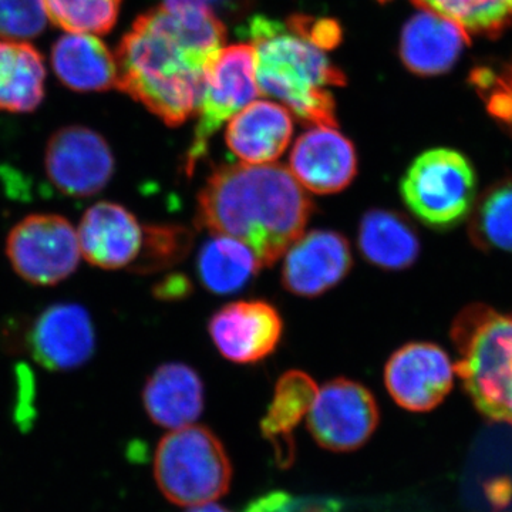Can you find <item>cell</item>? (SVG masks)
<instances>
[{
  "label": "cell",
  "mask_w": 512,
  "mask_h": 512,
  "mask_svg": "<svg viewBox=\"0 0 512 512\" xmlns=\"http://www.w3.org/2000/svg\"><path fill=\"white\" fill-rule=\"evenodd\" d=\"M478 92L487 101L488 111L512 133V62L500 72L478 69L471 77Z\"/></svg>",
  "instance_id": "30"
},
{
  "label": "cell",
  "mask_w": 512,
  "mask_h": 512,
  "mask_svg": "<svg viewBox=\"0 0 512 512\" xmlns=\"http://www.w3.org/2000/svg\"><path fill=\"white\" fill-rule=\"evenodd\" d=\"M46 15L43 0H0V37L35 39L46 29Z\"/></svg>",
  "instance_id": "29"
},
{
  "label": "cell",
  "mask_w": 512,
  "mask_h": 512,
  "mask_svg": "<svg viewBox=\"0 0 512 512\" xmlns=\"http://www.w3.org/2000/svg\"><path fill=\"white\" fill-rule=\"evenodd\" d=\"M298 500L284 491H272L249 503L244 512H295Z\"/></svg>",
  "instance_id": "31"
},
{
  "label": "cell",
  "mask_w": 512,
  "mask_h": 512,
  "mask_svg": "<svg viewBox=\"0 0 512 512\" xmlns=\"http://www.w3.org/2000/svg\"><path fill=\"white\" fill-rule=\"evenodd\" d=\"M225 37L222 20L201 6L181 3L148 10L117 47V89L167 126H180L197 111Z\"/></svg>",
  "instance_id": "1"
},
{
  "label": "cell",
  "mask_w": 512,
  "mask_h": 512,
  "mask_svg": "<svg viewBox=\"0 0 512 512\" xmlns=\"http://www.w3.org/2000/svg\"><path fill=\"white\" fill-rule=\"evenodd\" d=\"M470 36L443 16L420 10L403 28L400 57L410 72L437 76L456 64Z\"/></svg>",
  "instance_id": "18"
},
{
  "label": "cell",
  "mask_w": 512,
  "mask_h": 512,
  "mask_svg": "<svg viewBox=\"0 0 512 512\" xmlns=\"http://www.w3.org/2000/svg\"><path fill=\"white\" fill-rule=\"evenodd\" d=\"M357 245L367 262L384 271L410 268L420 255L416 229L403 215L389 210H370L363 215Z\"/></svg>",
  "instance_id": "22"
},
{
  "label": "cell",
  "mask_w": 512,
  "mask_h": 512,
  "mask_svg": "<svg viewBox=\"0 0 512 512\" xmlns=\"http://www.w3.org/2000/svg\"><path fill=\"white\" fill-rule=\"evenodd\" d=\"M52 66L57 79L73 92H107L117 87L116 57L93 35L59 37L52 49Z\"/></svg>",
  "instance_id": "20"
},
{
  "label": "cell",
  "mask_w": 512,
  "mask_h": 512,
  "mask_svg": "<svg viewBox=\"0 0 512 512\" xmlns=\"http://www.w3.org/2000/svg\"><path fill=\"white\" fill-rule=\"evenodd\" d=\"M379 2H389V0H379Z\"/></svg>",
  "instance_id": "36"
},
{
  "label": "cell",
  "mask_w": 512,
  "mask_h": 512,
  "mask_svg": "<svg viewBox=\"0 0 512 512\" xmlns=\"http://www.w3.org/2000/svg\"><path fill=\"white\" fill-rule=\"evenodd\" d=\"M154 476L171 503L195 507L228 493L232 466L227 451L207 427L171 430L158 444Z\"/></svg>",
  "instance_id": "5"
},
{
  "label": "cell",
  "mask_w": 512,
  "mask_h": 512,
  "mask_svg": "<svg viewBox=\"0 0 512 512\" xmlns=\"http://www.w3.org/2000/svg\"><path fill=\"white\" fill-rule=\"evenodd\" d=\"M77 238L89 264L114 271L136 262L143 247L144 227L123 205L101 201L84 212Z\"/></svg>",
  "instance_id": "16"
},
{
  "label": "cell",
  "mask_w": 512,
  "mask_h": 512,
  "mask_svg": "<svg viewBox=\"0 0 512 512\" xmlns=\"http://www.w3.org/2000/svg\"><path fill=\"white\" fill-rule=\"evenodd\" d=\"M319 387L308 373L289 370L276 383L268 413L261 429L274 446L279 466L292 464L295 446L292 431L311 412Z\"/></svg>",
  "instance_id": "21"
},
{
  "label": "cell",
  "mask_w": 512,
  "mask_h": 512,
  "mask_svg": "<svg viewBox=\"0 0 512 512\" xmlns=\"http://www.w3.org/2000/svg\"><path fill=\"white\" fill-rule=\"evenodd\" d=\"M293 133L291 113L274 101H252L229 120L227 144L242 163L272 164L285 153Z\"/></svg>",
  "instance_id": "17"
},
{
  "label": "cell",
  "mask_w": 512,
  "mask_h": 512,
  "mask_svg": "<svg viewBox=\"0 0 512 512\" xmlns=\"http://www.w3.org/2000/svg\"><path fill=\"white\" fill-rule=\"evenodd\" d=\"M248 35L259 92L282 101L303 123L338 126L332 89L342 87L346 77L309 36L303 16L286 23L255 16Z\"/></svg>",
  "instance_id": "3"
},
{
  "label": "cell",
  "mask_w": 512,
  "mask_h": 512,
  "mask_svg": "<svg viewBox=\"0 0 512 512\" xmlns=\"http://www.w3.org/2000/svg\"><path fill=\"white\" fill-rule=\"evenodd\" d=\"M181 3L201 6V8L211 10L220 18L221 13L227 15L228 12H237L241 9L244 0H164V5H181Z\"/></svg>",
  "instance_id": "32"
},
{
  "label": "cell",
  "mask_w": 512,
  "mask_h": 512,
  "mask_svg": "<svg viewBox=\"0 0 512 512\" xmlns=\"http://www.w3.org/2000/svg\"><path fill=\"white\" fill-rule=\"evenodd\" d=\"M255 74V52L249 43L222 47L205 79L198 104V121L187 156L185 173L191 175L207 157L210 141L222 124L259 96Z\"/></svg>",
  "instance_id": "7"
},
{
  "label": "cell",
  "mask_w": 512,
  "mask_h": 512,
  "mask_svg": "<svg viewBox=\"0 0 512 512\" xmlns=\"http://www.w3.org/2000/svg\"><path fill=\"white\" fill-rule=\"evenodd\" d=\"M208 332L225 359L238 365H252L278 348L284 322L271 303L237 301L212 315Z\"/></svg>",
  "instance_id": "13"
},
{
  "label": "cell",
  "mask_w": 512,
  "mask_h": 512,
  "mask_svg": "<svg viewBox=\"0 0 512 512\" xmlns=\"http://www.w3.org/2000/svg\"><path fill=\"white\" fill-rule=\"evenodd\" d=\"M204 383L192 367L165 363L148 377L143 403L150 419L165 429L191 426L204 410Z\"/></svg>",
  "instance_id": "19"
},
{
  "label": "cell",
  "mask_w": 512,
  "mask_h": 512,
  "mask_svg": "<svg viewBox=\"0 0 512 512\" xmlns=\"http://www.w3.org/2000/svg\"><path fill=\"white\" fill-rule=\"evenodd\" d=\"M26 349L40 366L53 372L79 369L96 350L90 313L77 303L49 306L28 326Z\"/></svg>",
  "instance_id": "12"
},
{
  "label": "cell",
  "mask_w": 512,
  "mask_h": 512,
  "mask_svg": "<svg viewBox=\"0 0 512 512\" xmlns=\"http://www.w3.org/2000/svg\"><path fill=\"white\" fill-rule=\"evenodd\" d=\"M49 19L67 33L104 35L119 19L123 0H43Z\"/></svg>",
  "instance_id": "27"
},
{
  "label": "cell",
  "mask_w": 512,
  "mask_h": 512,
  "mask_svg": "<svg viewBox=\"0 0 512 512\" xmlns=\"http://www.w3.org/2000/svg\"><path fill=\"white\" fill-rule=\"evenodd\" d=\"M400 194L414 217L427 227L453 228L470 217L476 205V170L464 154L433 148L410 165Z\"/></svg>",
  "instance_id": "6"
},
{
  "label": "cell",
  "mask_w": 512,
  "mask_h": 512,
  "mask_svg": "<svg viewBox=\"0 0 512 512\" xmlns=\"http://www.w3.org/2000/svg\"><path fill=\"white\" fill-rule=\"evenodd\" d=\"M289 165L305 190L319 195L336 194L355 180L356 148L335 127H313L296 140Z\"/></svg>",
  "instance_id": "15"
},
{
  "label": "cell",
  "mask_w": 512,
  "mask_h": 512,
  "mask_svg": "<svg viewBox=\"0 0 512 512\" xmlns=\"http://www.w3.org/2000/svg\"><path fill=\"white\" fill-rule=\"evenodd\" d=\"M470 217V237L478 248L512 255V177L488 188Z\"/></svg>",
  "instance_id": "25"
},
{
  "label": "cell",
  "mask_w": 512,
  "mask_h": 512,
  "mask_svg": "<svg viewBox=\"0 0 512 512\" xmlns=\"http://www.w3.org/2000/svg\"><path fill=\"white\" fill-rule=\"evenodd\" d=\"M191 248V232L177 225H147L143 247L130 266L137 274H153L177 264Z\"/></svg>",
  "instance_id": "28"
},
{
  "label": "cell",
  "mask_w": 512,
  "mask_h": 512,
  "mask_svg": "<svg viewBox=\"0 0 512 512\" xmlns=\"http://www.w3.org/2000/svg\"><path fill=\"white\" fill-rule=\"evenodd\" d=\"M420 10H429L460 26L468 36H500L512 26V0H413Z\"/></svg>",
  "instance_id": "26"
},
{
  "label": "cell",
  "mask_w": 512,
  "mask_h": 512,
  "mask_svg": "<svg viewBox=\"0 0 512 512\" xmlns=\"http://www.w3.org/2000/svg\"><path fill=\"white\" fill-rule=\"evenodd\" d=\"M187 512H231L227 510V508L221 507V505L208 503L202 505H195V507H190V510Z\"/></svg>",
  "instance_id": "35"
},
{
  "label": "cell",
  "mask_w": 512,
  "mask_h": 512,
  "mask_svg": "<svg viewBox=\"0 0 512 512\" xmlns=\"http://www.w3.org/2000/svg\"><path fill=\"white\" fill-rule=\"evenodd\" d=\"M114 156L106 138L84 126L59 128L47 141V178L64 195L89 198L109 185Z\"/></svg>",
  "instance_id": "10"
},
{
  "label": "cell",
  "mask_w": 512,
  "mask_h": 512,
  "mask_svg": "<svg viewBox=\"0 0 512 512\" xmlns=\"http://www.w3.org/2000/svg\"><path fill=\"white\" fill-rule=\"evenodd\" d=\"M313 202L279 164L222 165L198 192L197 221L212 235L244 242L261 266L275 264L311 220Z\"/></svg>",
  "instance_id": "2"
},
{
  "label": "cell",
  "mask_w": 512,
  "mask_h": 512,
  "mask_svg": "<svg viewBox=\"0 0 512 512\" xmlns=\"http://www.w3.org/2000/svg\"><path fill=\"white\" fill-rule=\"evenodd\" d=\"M77 232L57 214L23 218L6 239V255L13 271L30 285L53 286L76 272L80 261Z\"/></svg>",
  "instance_id": "8"
},
{
  "label": "cell",
  "mask_w": 512,
  "mask_h": 512,
  "mask_svg": "<svg viewBox=\"0 0 512 512\" xmlns=\"http://www.w3.org/2000/svg\"><path fill=\"white\" fill-rule=\"evenodd\" d=\"M342 504L339 501L329 500V498H308V500H298L295 512H340Z\"/></svg>",
  "instance_id": "33"
},
{
  "label": "cell",
  "mask_w": 512,
  "mask_h": 512,
  "mask_svg": "<svg viewBox=\"0 0 512 512\" xmlns=\"http://www.w3.org/2000/svg\"><path fill=\"white\" fill-rule=\"evenodd\" d=\"M456 365L434 343H407L390 356L384 384L394 402L414 413L436 409L453 389Z\"/></svg>",
  "instance_id": "11"
},
{
  "label": "cell",
  "mask_w": 512,
  "mask_h": 512,
  "mask_svg": "<svg viewBox=\"0 0 512 512\" xmlns=\"http://www.w3.org/2000/svg\"><path fill=\"white\" fill-rule=\"evenodd\" d=\"M456 373L478 412L512 423V312L473 305L454 320Z\"/></svg>",
  "instance_id": "4"
},
{
  "label": "cell",
  "mask_w": 512,
  "mask_h": 512,
  "mask_svg": "<svg viewBox=\"0 0 512 512\" xmlns=\"http://www.w3.org/2000/svg\"><path fill=\"white\" fill-rule=\"evenodd\" d=\"M197 266L202 285L217 295L241 291L262 268L248 245L222 235L205 242Z\"/></svg>",
  "instance_id": "24"
},
{
  "label": "cell",
  "mask_w": 512,
  "mask_h": 512,
  "mask_svg": "<svg viewBox=\"0 0 512 512\" xmlns=\"http://www.w3.org/2000/svg\"><path fill=\"white\" fill-rule=\"evenodd\" d=\"M375 396L363 384L338 377L320 387L308 427L320 447L348 453L365 446L379 426Z\"/></svg>",
  "instance_id": "9"
},
{
  "label": "cell",
  "mask_w": 512,
  "mask_h": 512,
  "mask_svg": "<svg viewBox=\"0 0 512 512\" xmlns=\"http://www.w3.org/2000/svg\"><path fill=\"white\" fill-rule=\"evenodd\" d=\"M188 282L185 281L181 276H171V278L165 279L164 282H161L160 286H158L156 295L158 298H168L173 299L175 296H183L185 293V288H188Z\"/></svg>",
  "instance_id": "34"
},
{
  "label": "cell",
  "mask_w": 512,
  "mask_h": 512,
  "mask_svg": "<svg viewBox=\"0 0 512 512\" xmlns=\"http://www.w3.org/2000/svg\"><path fill=\"white\" fill-rule=\"evenodd\" d=\"M348 239L330 229L303 234L286 251L282 285L292 295L316 298L339 285L352 269Z\"/></svg>",
  "instance_id": "14"
},
{
  "label": "cell",
  "mask_w": 512,
  "mask_h": 512,
  "mask_svg": "<svg viewBox=\"0 0 512 512\" xmlns=\"http://www.w3.org/2000/svg\"><path fill=\"white\" fill-rule=\"evenodd\" d=\"M46 67L29 43L0 42V110L32 113L45 99Z\"/></svg>",
  "instance_id": "23"
}]
</instances>
